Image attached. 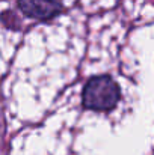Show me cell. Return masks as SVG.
<instances>
[{"label":"cell","mask_w":154,"mask_h":155,"mask_svg":"<svg viewBox=\"0 0 154 155\" xmlns=\"http://www.w3.org/2000/svg\"><path fill=\"white\" fill-rule=\"evenodd\" d=\"M119 87L107 75H97L83 87V105L94 111H107L119 101Z\"/></svg>","instance_id":"obj_1"},{"label":"cell","mask_w":154,"mask_h":155,"mask_svg":"<svg viewBox=\"0 0 154 155\" xmlns=\"http://www.w3.org/2000/svg\"><path fill=\"white\" fill-rule=\"evenodd\" d=\"M65 0H17L20 12L27 21H50L62 14Z\"/></svg>","instance_id":"obj_2"}]
</instances>
